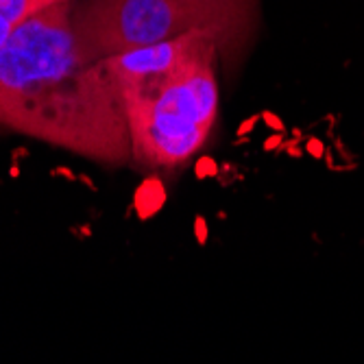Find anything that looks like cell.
I'll list each match as a JSON object with an SVG mask.
<instances>
[{
	"label": "cell",
	"instance_id": "1",
	"mask_svg": "<svg viewBox=\"0 0 364 364\" xmlns=\"http://www.w3.org/2000/svg\"><path fill=\"white\" fill-rule=\"evenodd\" d=\"M0 127L105 166L131 161L122 92L103 59L83 55L70 0L20 22L0 48Z\"/></svg>",
	"mask_w": 364,
	"mask_h": 364
},
{
	"label": "cell",
	"instance_id": "2",
	"mask_svg": "<svg viewBox=\"0 0 364 364\" xmlns=\"http://www.w3.org/2000/svg\"><path fill=\"white\" fill-rule=\"evenodd\" d=\"M251 14L249 0H85L73 9V24L83 55L101 61L188 33L240 44Z\"/></svg>",
	"mask_w": 364,
	"mask_h": 364
},
{
	"label": "cell",
	"instance_id": "3",
	"mask_svg": "<svg viewBox=\"0 0 364 364\" xmlns=\"http://www.w3.org/2000/svg\"><path fill=\"white\" fill-rule=\"evenodd\" d=\"M131 159L144 168H175L201 151L210 131L140 98H122Z\"/></svg>",
	"mask_w": 364,
	"mask_h": 364
},
{
	"label": "cell",
	"instance_id": "4",
	"mask_svg": "<svg viewBox=\"0 0 364 364\" xmlns=\"http://www.w3.org/2000/svg\"><path fill=\"white\" fill-rule=\"evenodd\" d=\"M220 46L223 44L210 33H188V36L127 50L103 61L116 83H153L214 61Z\"/></svg>",
	"mask_w": 364,
	"mask_h": 364
},
{
	"label": "cell",
	"instance_id": "5",
	"mask_svg": "<svg viewBox=\"0 0 364 364\" xmlns=\"http://www.w3.org/2000/svg\"><path fill=\"white\" fill-rule=\"evenodd\" d=\"M122 98H140L212 131L218 114V85L214 61L201 63L177 77L153 83H118Z\"/></svg>",
	"mask_w": 364,
	"mask_h": 364
},
{
	"label": "cell",
	"instance_id": "6",
	"mask_svg": "<svg viewBox=\"0 0 364 364\" xmlns=\"http://www.w3.org/2000/svg\"><path fill=\"white\" fill-rule=\"evenodd\" d=\"M57 3H63V0H0V16L7 18L14 26H18L20 22Z\"/></svg>",
	"mask_w": 364,
	"mask_h": 364
},
{
	"label": "cell",
	"instance_id": "7",
	"mask_svg": "<svg viewBox=\"0 0 364 364\" xmlns=\"http://www.w3.org/2000/svg\"><path fill=\"white\" fill-rule=\"evenodd\" d=\"M14 24L7 20V18H3V16H0V48H3L5 44H7V40L11 38V33H14Z\"/></svg>",
	"mask_w": 364,
	"mask_h": 364
}]
</instances>
